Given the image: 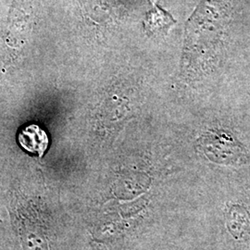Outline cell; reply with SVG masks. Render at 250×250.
<instances>
[{
  "instance_id": "1",
  "label": "cell",
  "mask_w": 250,
  "mask_h": 250,
  "mask_svg": "<svg viewBox=\"0 0 250 250\" xmlns=\"http://www.w3.org/2000/svg\"><path fill=\"white\" fill-rule=\"evenodd\" d=\"M230 0H201L186 27L183 68L204 70L217 53Z\"/></svg>"
},
{
  "instance_id": "2",
  "label": "cell",
  "mask_w": 250,
  "mask_h": 250,
  "mask_svg": "<svg viewBox=\"0 0 250 250\" xmlns=\"http://www.w3.org/2000/svg\"><path fill=\"white\" fill-rule=\"evenodd\" d=\"M17 140L23 150L37 155L40 159L44 157L49 146V138L45 129L36 124L27 125L21 128Z\"/></svg>"
}]
</instances>
